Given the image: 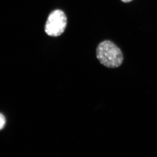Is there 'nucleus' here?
I'll list each match as a JSON object with an SVG mask.
<instances>
[{
  "label": "nucleus",
  "instance_id": "f03ea898",
  "mask_svg": "<svg viewBox=\"0 0 157 157\" xmlns=\"http://www.w3.org/2000/svg\"><path fill=\"white\" fill-rule=\"evenodd\" d=\"M67 26V17L64 12L59 9L52 11L45 23V31L49 36L56 37L64 33Z\"/></svg>",
  "mask_w": 157,
  "mask_h": 157
},
{
  "label": "nucleus",
  "instance_id": "f257e3e1",
  "mask_svg": "<svg viewBox=\"0 0 157 157\" xmlns=\"http://www.w3.org/2000/svg\"><path fill=\"white\" fill-rule=\"evenodd\" d=\"M96 56L101 64L109 68L118 67L123 61L120 49L109 40H105L98 45Z\"/></svg>",
  "mask_w": 157,
  "mask_h": 157
},
{
  "label": "nucleus",
  "instance_id": "7ed1b4c3",
  "mask_svg": "<svg viewBox=\"0 0 157 157\" xmlns=\"http://www.w3.org/2000/svg\"><path fill=\"white\" fill-rule=\"evenodd\" d=\"M6 124V118L2 114L0 113V130L3 128Z\"/></svg>",
  "mask_w": 157,
  "mask_h": 157
},
{
  "label": "nucleus",
  "instance_id": "20e7f679",
  "mask_svg": "<svg viewBox=\"0 0 157 157\" xmlns=\"http://www.w3.org/2000/svg\"><path fill=\"white\" fill-rule=\"evenodd\" d=\"M122 2L124 3H128L129 2H131L132 0H121Z\"/></svg>",
  "mask_w": 157,
  "mask_h": 157
}]
</instances>
